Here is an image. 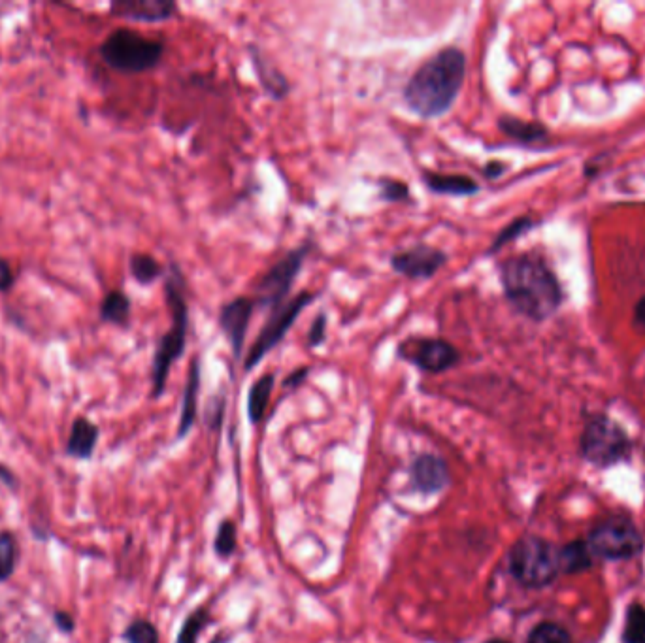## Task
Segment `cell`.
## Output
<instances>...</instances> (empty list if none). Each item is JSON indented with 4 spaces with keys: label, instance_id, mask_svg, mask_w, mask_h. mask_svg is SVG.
Returning <instances> with one entry per match:
<instances>
[{
    "label": "cell",
    "instance_id": "6da1fadb",
    "mask_svg": "<svg viewBox=\"0 0 645 643\" xmlns=\"http://www.w3.org/2000/svg\"><path fill=\"white\" fill-rule=\"evenodd\" d=\"M466 80V55L449 46L434 53L404 87V102L421 119H436L451 110Z\"/></svg>",
    "mask_w": 645,
    "mask_h": 643
},
{
    "label": "cell",
    "instance_id": "7a4b0ae2",
    "mask_svg": "<svg viewBox=\"0 0 645 643\" xmlns=\"http://www.w3.org/2000/svg\"><path fill=\"white\" fill-rule=\"evenodd\" d=\"M500 283L513 310L530 321H546L561 308V283L534 253H521L500 264Z\"/></svg>",
    "mask_w": 645,
    "mask_h": 643
},
{
    "label": "cell",
    "instance_id": "3957f363",
    "mask_svg": "<svg viewBox=\"0 0 645 643\" xmlns=\"http://www.w3.org/2000/svg\"><path fill=\"white\" fill-rule=\"evenodd\" d=\"M165 297L172 314V325L165 336L159 338L155 357H153V370H151V381H153V396L163 395L165 391L168 372L172 364L176 363L183 353L187 344V329H189V306L185 300V280L178 264H170L166 272Z\"/></svg>",
    "mask_w": 645,
    "mask_h": 643
},
{
    "label": "cell",
    "instance_id": "277c9868",
    "mask_svg": "<svg viewBox=\"0 0 645 643\" xmlns=\"http://www.w3.org/2000/svg\"><path fill=\"white\" fill-rule=\"evenodd\" d=\"M100 55L106 65L119 72L140 74L161 63L165 44L131 29H117L100 46Z\"/></svg>",
    "mask_w": 645,
    "mask_h": 643
},
{
    "label": "cell",
    "instance_id": "5b68a950",
    "mask_svg": "<svg viewBox=\"0 0 645 643\" xmlns=\"http://www.w3.org/2000/svg\"><path fill=\"white\" fill-rule=\"evenodd\" d=\"M510 572L525 587H544L561 572V549L538 536H527L510 551Z\"/></svg>",
    "mask_w": 645,
    "mask_h": 643
},
{
    "label": "cell",
    "instance_id": "8992f818",
    "mask_svg": "<svg viewBox=\"0 0 645 643\" xmlns=\"http://www.w3.org/2000/svg\"><path fill=\"white\" fill-rule=\"evenodd\" d=\"M308 253H310V246L304 244L300 248L289 251L282 261H278L266 272L255 287L253 300L257 308L274 312L285 304V298L291 293L295 281L300 276V270L308 259Z\"/></svg>",
    "mask_w": 645,
    "mask_h": 643
},
{
    "label": "cell",
    "instance_id": "52a82bcc",
    "mask_svg": "<svg viewBox=\"0 0 645 643\" xmlns=\"http://www.w3.org/2000/svg\"><path fill=\"white\" fill-rule=\"evenodd\" d=\"M314 300L315 293L302 291L293 300L285 302L283 306L270 314V317L266 319L265 327L261 329L257 340L249 349L246 364H244L246 372H251L253 368L259 366V363H263L266 355L282 342L285 334L297 323L298 315L302 314Z\"/></svg>",
    "mask_w": 645,
    "mask_h": 643
},
{
    "label": "cell",
    "instance_id": "ba28073f",
    "mask_svg": "<svg viewBox=\"0 0 645 643\" xmlns=\"http://www.w3.org/2000/svg\"><path fill=\"white\" fill-rule=\"evenodd\" d=\"M398 359L427 374H444L461 363V351L444 338L410 336L397 347Z\"/></svg>",
    "mask_w": 645,
    "mask_h": 643
},
{
    "label": "cell",
    "instance_id": "9c48e42d",
    "mask_svg": "<svg viewBox=\"0 0 645 643\" xmlns=\"http://www.w3.org/2000/svg\"><path fill=\"white\" fill-rule=\"evenodd\" d=\"M644 547V540L634 527L625 519L602 521L589 536V549L598 557L623 561L638 555Z\"/></svg>",
    "mask_w": 645,
    "mask_h": 643
},
{
    "label": "cell",
    "instance_id": "30bf717a",
    "mask_svg": "<svg viewBox=\"0 0 645 643\" xmlns=\"http://www.w3.org/2000/svg\"><path fill=\"white\" fill-rule=\"evenodd\" d=\"M583 455L595 464H610L619 461L627 449L629 438L623 429L608 417H595L587 423L583 432Z\"/></svg>",
    "mask_w": 645,
    "mask_h": 643
},
{
    "label": "cell",
    "instance_id": "8fae6325",
    "mask_svg": "<svg viewBox=\"0 0 645 643\" xmlns=\"http://www.w3.org/2000/svg\"><path fill=\"white\" fill-rule=\"evenodd\" d=\"M391 268L408 280H430L447 263V253L427 244L397 251L391 255Z\"/></svg>",
    "mask_w": 645,
    "mask_h": 643
},
{
    "label": "cell",
    "instance_id": "7c38bea8",
    "mask_svg": "<svg viewBox=\"0 0 645 643\" xmlns=\"http://www.w3.org/2000/svg\"><path fill=\"white\" fill-rule=\"evenodd\" d=\"M255 308H257V304L253 298L236 297L234 300H229L227 304H223L219 310V317H217L219 329L225 334V338L231 346L232 355L236 359L244 351L249 323H251Z\"/></svg>",
    "mask_w": 645,
    "mask_h": 643
},
{
    "label": "cell",
    "instance_id": "4fadbf2b",
    "mask_svg": "<svg viewBox=\"0 0 645 643\" xmlns=\"http://www.w3.org/2000/svg\"><path fill=\"white\" fill-rule=\"evenodd\" d=\"M112 14L140 23H161L178 14V4L172 0H117Z\"/></svg>",
    "mask_w": 645,
    "mask_h": 643
},
{
    "label": "cell",
    "instance_id": "5bb4252c",
    "mask_svg": "<svg viewBox=\"0 0 645 643\" xmlns=\"http://www.w3.org/2000/svg\"><path fill=\"white\" fill-rule=\"evenodd\" d=\"M412 481L421 493H440L449 483V470L444 459L438 455L423 453L412 464Z\"/></svg>",
    "mask_w": 645,
    "mask_h": 643
},
{
    "label": "cell",
    "instance_id": "9a60e30c",
    "mask_svg": "<svg viewBox=\"0 0 645 643\" xmlns=\"http://www.w3.org/2000/svg\"><path fill=\"white\" fill-rule=\"evenodd\" d=\"M248 51L249 57H251V65L255 68V74H257L259 82L263 85L266 95L274 100L285 99L289 95V91H291V85L287 82V78L266 59L265 53L259 50L257 46H249Z\"/></svg>",
    "mask_w": 645,
    "mask_h": 643
},
{
    "label": "cell",
    "instance_id": "2e32d148",
    "mask_svg": "<svg viewBox=\"0 0 645 643\" xmlns=\"http://www.w3.org/2000/svg\"><path fill=\"white\" fill-rule=\"evenodd\" d=\"M427 189L434 195H449V197H472L480 193V185L476 180L463 176V174H442L423 170L421 174Z\"/></svg>",
    "mask_w": 645,
    "mask_h": 643
},
{
    "label": "cell",
    "instance_id": "e0dca14e",
    "mask_svg": "<svg viewBox=\"0 0 645 643\" xmlns=\"http://www.w3.org/2000/svg\"><path fill=\"white\" fill-rule=\"evenodd\" d=\"M200 389V363L195 357L189 364L187 372V383H185V393H183L182 417H180V427H178V438H183L195 423L197 417V398H199Z\"/></svg>",
    "mask_w": 645,
    "mask_h": 643
},
{
    "label": "cell",
    "instance_id": "ac0fdd59",
    "mask_svg": "<svg viewBox=\"0 0 645 643\" xmlns=\"http://www.w3.org/2000/svg\"><path fill=\"white\" fill-rule=\"evenodd\" d=\"M97 440L99 429L87 419H76L68 438V453L78 459H89L97 446Z\"/></svg>",
    "mask_w": 645,
    "mask_h": 643
},
{
    "label": "cell",
    "instance_id": "d6986e66",
    "mask_svg": "<svg viewBox=\"0 0 645 643\" xmlns=\"http://www.w3.org/2000/svg\"><path fill=\"white\" fill-rule=\"evenodd\" d=\"M498 127L506 136L521 144H534L547 136L546 127L540 123H530L512 116H502L498 119Z\"/></svg>",
    "mask_w": 645,
    "mask_h": 643
},
{
    "label": "cell",
    "instance_id": "ffe728a7",
    "mask_svg": "<svg viewBox=\"0 0 645 643\" xmlns=\"http://www.w3.org/2000/svg\"><path fill=\"white\" fill-rule=\"evenodd\" d=\"M274 383H276L274 374H265L251 385L248 396V415L251 423L257 425L265 419L266 408L274 391Z\"/></svg>",
    "mask_w": 645,
    "mask_h": 643
},
{
    "label": "cell",
    "instance_id": "44dd1931",
    "mask_svg": "<svg viewBox=\"0 0 645 643\" xmlns=\"http://www.w3.org/2000/svg\"><path fill=\"white\" fill-rule=\"evenodd\" d=\"M100 319L106 321V323H112V325H119V327H125L131 319V300L121 293V291H112L108 293L106 298L102 300V306H100Z\"/></svg>",
    "mask_w": 645,
    "mask_h": 643
},
{
    "label": "cell",
    "instance_id": "7402d4cb",
    "mask_svg": "<svg viewBox=\"0 0 645 643\" xmlns=\"http://www.w3.org/2000/svg\"><path fill=\"white\" fill-rule=\"evenodd\" d=\"M129 268L133 274L134 280L142 285H151L153 281L159 280L165 274V268L157 259L146 253H136L129 261Z\"/></svg>",
    "mask_w": 645,
    "mask_h": 643
},
{
    "label": "cell",
    "instance_id": "603a6c76",
    "mask_svg": "<svg viewBox=\"0 0 645 643\" xmlns=\"http://www.w3.org/2000/svg\"><path fill=\"white\" fill-rule=\"evenodd\" d=\"M591 564V549L583 542L564 545L561 549V570L564 572H579L589 568Z\"/></svg>",
    "mask_w": 645,
    "mask_h": 643
},
{
    "label": "cell",
    "instance_id": "cb8c5ba5",
    "mask_svg": "<svg viewBox=\"0 0 645 643\" xmlns=\"http://www.w3.org/2000/svg\"><path fill=\"white\" fill-rule=\"evenodd\" d=\"M17 562V542L10 532H0V581L10 578Z\"/></svg>",
    "mask_w": 645,
    "mask_h": 643
},
{
    "label": "cell",
    "instance_id": "d4e9b609",
    "mask_svg": "<svg viewBox=\"0 0 645 643\" xmlns=\"http://www.w3.org/2000/svg\"><path fill=\"white\" fill-rule=\"evenodd\" d=\"M532 225H534V223H532V219H530V217H519V219H515V221H512L508 227H504L502 231L498 232L495 242L491 244V248H489L487 253H497V251H500L504 246H508L510 242H513L515 238H519L521 234H525L529 229H532Z\"/></svg>",
    "mask_w": 645,
    "mask_h": 643
},
{
    "label": "cell",
    "instance_id": "484cf974",
    "mask_svg": "<svg viewBox=\"0 0 645 643\" xmlns=\"http://www.w3.org/2000/svg\"><path fill=\"white\" fill-rule=\"evenodd\" d=\"M527 643H572V638L561 625L542 623L532 628Z\"/></svg>",
    "mask_w": 645,
    "mask_h": 643
},
{
    "label": "cell",
    "instance_id": "4316f807",
    "mask_svg": "<svg viewBox=\"0 0 645 643\" xmlns=\"http://www.w3.org/2000/svg\"><path fill=\"white\" fill-rule=\"evenodd\" d=\"M210 617H208V611L200 610L193 611L185 623H183L182 630H180V636H178V643H197L199 640V634L204 630V627L208 625Z\"/></svg>",
    "mask_w": 645,
    "mask_h": 643
},
{
    "label": "cell",
    "instance_id": "83f0119b",
    "mask_svg": "<svg viewBox=\"0 0 645 643\" xmlns=\"http://www.w3.org/2000/svg\"><path fill=\"white\" fill-rule=\"evenodd\" d=\"M236 525L231 519H225L219 528H217V536H215V553L219 557H231L236 549Z\"/></svg>",
    "mask_w": 645,
    "mask_h": 643
},
{
    "label": "cell",
    "instance_id": "f1b7e54d",
    "mask_svg": "<svg viewBox=\"0 0 645 643\" xmlns=\"http://www.w3.org/2000/svg\"><path fill=\"white\" fill-rule=\"evenodd\" d=\"M625 642L645 643V610L640 606H632L625 627Z\"/></svg>",
    "mask_w": 645,
    "mask_h": 643
},
{
    "label": "cell",
    "instance_id": "f546056e",
    "mask_svg": "<svg viewBox=\"0 0 645 643\" xmlns=\"http://www.w3.org/2000/svg\"><path fill=\"white\" fill-rule=\"evenodd\" d=\"M378 187H380V198L385 202H410V187L402 180L381 178Z\"/></svg>",
    "mask_w": 645,
    "mask_h": 643
},
{
    "label": "cell",
    "instance_id": "4dcf8cb0",
    "mask_svg": "<svg viewBox=\"0 0 645 643\" xmlns=\"http://www.w3.org/2000/svg\"><path fill=\"white\" fill-rule=\"evenodd\" d=\"M125 640L129 643H159V632L149 621H134L125 632Z\"/></svg>",
    "mask_w": 645,
    "mask_h": 643
},
{
    "label": "cell",
    "instance_id": "1f68e13d",
    "mask_svg": "<svg viewBox=\"0 0 645 643\" xmlns=\"http://www.w3.org/2000/svg\"><path fill=\"white\" fill-rule=\"evenodd\" d=\"M327 327H329V317L325 312L317 314L310 325V330H308V347L314 349V347L321 346L325 340H327Z\"/></svg>",
    "mask_w": 645,
    "mask_h": 643
},
{
    "label": "cell",
    "instance_id": "d6a6232c",
    "mask_svg": "<svg viewBox=\"0 0 645 643\" xmlns=\"http://www.w3.org/2000/svg\"><path fill=\"white\" fill-rule=\"evenodd\" d=\"M308 374H310V368L308 366H300L298 370H295V372H291L289 376H287V380L283 381V385L289 389V387H298V385H302L304 381H306V378H308Z\"/></svg>",
    "mask_w": 645,
    "mask_h": 643
},
{
    "label": "cell",
    "instance_id": "836d02e7",
    "mask_svg": "<svg viewBox=\"0 0 645 643\" xmlns=\"http://www.w3.org/2000/svg\"><path fill=\"white\" fill-rule=\"evenodd\" d=\"M14 283V272L10 268L8 261L0 259V291H8Z\"/></svg>",
    "mask_w": 645,
    "mask_h": 643
},
{
    "label": "cell",
    "instance_id": "e575fe53",
    "mask_svg": "<svg viewBox=\"0 0 645 643\" xmlns=\"http://www.w3.org/2000/svg\"><path fill=\"white\" fill-rule=\"evenodd\" d=\"M634 325L645 334V297L640 298V302L634 308Z\"/></svg>",
    "mask_w": 645,
    "mask_h": 643
},
{
    "label": "cell",
    "instance_id": "d590c367",
    "mask_svg": "<svg viewBox=\"0 0 645 643\" xmlns=\"http://www.w3.org/2000/svg\"><path fill=\"white\" fill-rule=\"evenodd\" d=\"M504 170H506V165L504 163H498V161H491V163H487L485 168H483V172H485V176L489 180H495L498 176H502Z\"/></svg>",
    "mask_w": 645,
    "mask_h": 643
},
{
    "label": "cell",
    "instance_id": "8d00e7d4",
    "mask_svg": "<svg viewBox=\"0 0 645 643\" xmlns=\"http://www.w3.org/2000/svg\"><path fill=\"white\" fill-rule=\"evenodd\" d=\"M55 621H57V625L59 627L63 628V630H72L74 628V621H72V617L70 615H67V613H63V611H59L57 615H55Z\"/></svg>",
    "mask_w": 645,
    "mask_h": 643
},
{
    "label": "cell",
    "instance_id": "74e56055",
    "mask_svg": "<svg viewBox=\"0 0 645 643\" xmlns=\"http://www.w3.org/2000/svg\"><path fill=\"white\" fill-rule=\"evenodd\" d=\"M485 643H508L506 640H498V638H495V640H489V642Z\"/></svg>",
    "mask_w": 645,
    "mask_h": 643
}]
</instances>
